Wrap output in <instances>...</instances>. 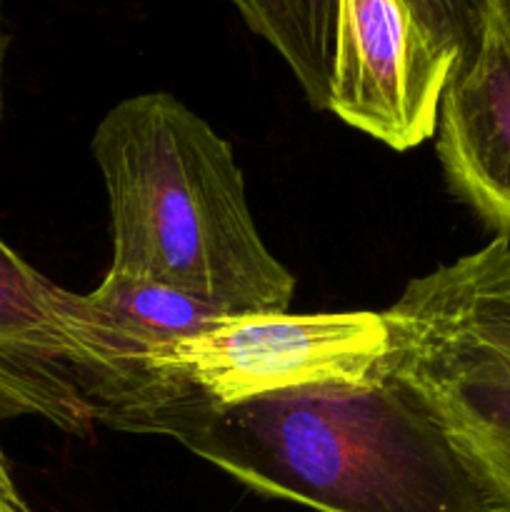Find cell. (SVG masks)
<instances>
[{
    "label": "cell",
    "mask_w": 510,
    "mask_h": 512,
    "mask_svg": "<svg viewBox=\"0 0 510 512\" xmlns=\"http://www.w3.org/2000/svg\"><path fill=\"white\" fill-rule=\"evenodd\" d=\"M155 435L270 498L318 512H508L383 368L240 405H175Z\"/></svg>",
    "instance_id": "1"
},
{
    "label": "cell",
    "mask_w": 510,
    "mask_h": 512,
    "mask_svg": "<svg viewBox=\"0 0 510 512\" xmlns=\"http://www.w3.org/2000/svg\"><path fill=\"white\" fill-rule=\"evenodd\" d=\"M3 0H0V113H3Z\"/></svg>",
    "instance_id": "12"
},
{
    "label": "cell",
    "mask_w": 510,
    "mask_h": 512,
    "mask_svg": "<svg viewBox=\"0 0 510 512\" xmlns=\"http://www.w3.org/2000/svg\"><path fill=\"white\" fill-rule=\"evenodd\" d=\"M435 138L450 193L510 240V50L493 25L443 93Z\"/></svg>",
    "instance_id": "8"
},
{
    "label": "cell",
    "mask_w": 510,
    "mask_h": 512,
    "mask_svg": "<svg viewBox=\"0 0 510 512\" xmlns=\"http://www.w3.org/2000/svg\"><path fill=\"white\" fill-rule=\"evenodd\" d=\"M388 353L383 313H233L148 355L150 408L140 435H155L175 405H240L325 383H363Z\"/></svg>",
    "instance_id": "4"
},
{
    "label": "cell",
    "mask_w": 510,
    "mask_h": 512,
    "mask_svg": "<svg viewBox=\"0 0 510 512\" xmlns=\"http://www.w3.org/2000/svg\"><path fill=\"white\" fill-rule=\"evenodd\" d=\"M223 315L228 313L168 285L108 273L93 293H70L75 368L95 423L140 435L153 390L148 355Z\"/></svg>",
    "instance_id": "6"
},
{
    "label": "cell",
    "mask_w": 510,
    "mask_h": 512,
    "mask_svg": "<svg viewBox=\"0 0 510 512\" xmlns=\"http://www.w3.org/2000/svg\"><path fill=\"white\" fill-rule=\"evenodd\" d=\"M383 318L380 368L510 512V240L413 278Z\"/></svg>",
    "instance_id": "3"
},
{
    "label": "cell",
    "mask_w": 510,
    "mask_h": 512,
    "mask_svg": "<svg viewBox=\"0 0 510 512\" xmlns=\"http://www.w3.org/2000/svg\"><path fill=\"white\" fill-rule=\"evenodd\" d=\"M490 25L500 33L503 43L510 50V0H488Z\"/></svg>",
    "instance_id": "11"
},
{
    "label": "cell",
    "mask_w": 510,
    "mask_h": 512,
    "mask_svg": "<svg viewBox=\"0 0 510 512\" xmlns=\"http://www.w3.org/2000/svg\"><path fill=\"white\" fill-rule=\"evenodd\" d=\"M110 210L108 275L223 313H283L295 275L265 248L233 148L175 95H130L93 133Z\"/></svg>",
    "instance_id": "2"
},
{
    "label": "cell",
    "mask_w": 510,
    "mask_h": 512,
    "mask_svg": "<svg viewBox=\"0 0 510 512\" xmlns=\"http://www.w3.org/2000/svg\"><path fill=\"white\" fill-rule=\"evenodd\" d=\"M0 512H33L15 485L3 445H0Z\"/></svg>",
    "instance_id": "10"
},
{
    "label": "cell",
    "mask_w": 510,
    "mask_h": 512,
    "mask_svg": "<svg viewBox=\"0 0 510 512\" xmlns=\"http://www.w3.org/2000/svg\"><path fill=\"white\" fill-rule=\"evenodd\" d=\"M458 73L410 0H338L328 110L393 150L433 138Z\"/></svg>",
    "instance_id": "5"
},
{
    "label": "cell",
    "mask_w": 510,
    "mask_h": 512,
    "mask_svg": "<svg viewBox=\"0 0 510 512\" xmlns=\"http://www.w3.org/2000/svg\"><path fill=\"white\" fill-rule=\"evenodd\" d=\"M68 303L70 290L0 238V420L38 418L90 438L98 423L80 388Z\"/></svg>",
    "instance_id": "7"
},
{
    "label": "cell",
    "mask_w": 510,
    "mask_h": 512,
    "mask_svg": "<svg viewBox=\"0 0 510 512\" xmlns=\"http://www.w3.org/2000/svg\"><path fill=\"white\" fill-rule=\"evenodd\" d=\"M458 63H473L490 25L488 0H410ZM245 25L288 63L313 108L328 110L338 0H233ZM455 73V75H458Z\"/></svg>",
    "instance_id": "9"
}]
</instances>
